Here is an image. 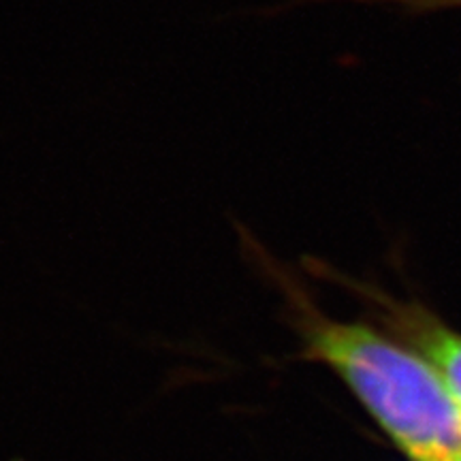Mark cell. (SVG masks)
Here are the masks:
<instances>
[{
    "instance_id": "7a4b0ae2",
    "label": "cell",
    "mask_w": 461,
    "mask_h": 461,
    "mask_svg": "<svg viewBox=\"0 0 461 461\" xmlns=\"http://www.w3.org/2000/svg\"><path fill=\"white\" fill-rule=\"evenodd\" d=\"M400 325L425 357H429V366L440 374L461 406V336L440 327L419 310H403Z\"/></svg>"
},
{
    "instance_id": "6da1fadb",
    "label": "cell",
    "mask_w": 461,
    "mask_h": 461,
    "mask_svg": "<svg viewBox=\"0 0 461 461\" xmlns=\"http://www.w3.org/2000/svg\"><path fill=\"white\" fill-rule=\"evenodd\" d=\"M310 346L411 457H461V406L429 363L361 325L316 322Z\"/></svg>"
},
{
    "instance_id": "3957f363",
    "label": "cell",
    "mask_w": 461,
    "mask_h": 461,
    "mask_svg": "<svg viewBox=\"0 0 461 461\" xmlns=\"http://www.w3.org/2000/svg\"><path fill=\"white\" fill-rule=\"evenodd\" d=\"M411 11H436V9H455L461 7V0H391Z\"/></svg>"
},
{
    "instance_id": "277c9868",
    "label": "cell",
    "mask_w": 461,
    "mask_h": 461,
    "mask_svg": "<svg viewBox=\"0 0 461 461\" xmlns=\"http://www.w3.org/2000/svg\"><path fill=\"white\" fill-rule=\"evenodd\" d=\"M457 461H461V457H459V459H457Z\"/></svg>"
}]
</instances>
